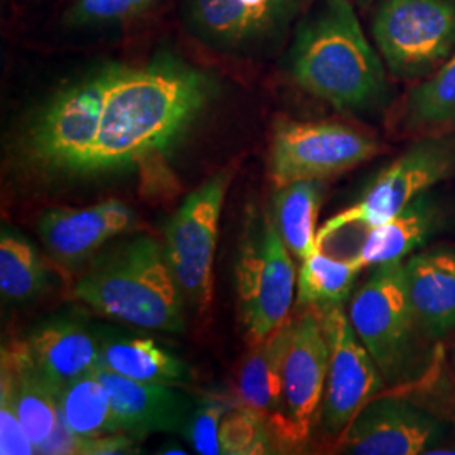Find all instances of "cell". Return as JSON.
<instances>
[{
    "label": "cell",
    "mask_w": 455,
    "mask_h": 455,
    "mask_svg": "<svg viewBox=\"0 0 455 455\" xmlns=\"http://www.w3.org/2000/svg\"><path fill=\"white\" fill-rule=\"evenodd\" d=\"M417 324L432 338L455 329V250H432L405 261Z\"/></svg>",
    "instance_id": "d6986e66"
},
{
    "label": "cell",
    "mask_w": 455,
    "mask_h": 455,
    "mask_svg": "<svg viewBox=\"0 0 455 455\" xmlns=\"http://www.w3.org/2000/svg\"><path fill=\"white\" fill-rule=\"evenodd\" d=\"M26 344L34 364L58 393L101 366V342L69 321H54L36 329Z\"/></svg>",
    "instance_id": "ffe728a7"
},
{
    "label": "cell",
    "mask_w": 455,
    "mask_h": 455,
    "mask_svg": "<svg viewBox=\"0 0 455 455\" xmlns=\"http://www.w3.org/2000/svg\"><path fill=\"white\" fill-rule=\"evenodd\" d=\"M133 221V212L127 204L110 199L84 210L48 212L39 221V235L56 260L76 265Z\"/></svg>",
    "instance_id": "2e32d148"
},
{
    "label": "cell",
    "mask_w": 455,
    "mask_h": 455,
    "mask_svg": "<svg viewBox=\"0 0 455 455\" xmlns=\"http://www.w3.org/2000/svg\"><path fill=\"white\" fill-rule=\"evenodd\" d=\"M355 2H358V4H368V2H371V0H355Z\"/></svg>",
    "instance_id": "1f68e13d"
},
{
    "label": "cell",
    "mask_w": 455,
    "mask_h": 455,
    "mask_svg": "<svg viewBox=\"0 0 455 455\" xmlns=\"http://www.w3.org/2000/svg\"><path fill=\"white\" fill-rule=\"evenodd\" d=\"M210 95L206 75L172 60L112 66L90 172L156 159L195 122Z\"/></svg>",
    "instance_id": "6da1fadb"
},
{
    "label": "cell",
    "mask_w": 455,
    "mask_h": 455,
    "mask_svg": "<svg viewBox=\"0 0 455 455\" xmlns=\"http://www.w3.org/2000/svg\"><path fill=\"white\" fill-rule=\"evenodd\" d=\"M347 315L385 379L403 373L419 325L408 292L405 261L378 265L353 297Z\"/></svg>",
    "instance_id": "9c48e42d"
},
{
    "label": "cell",
    "mask_w": 455,
    "mask_h": 455,
    "mask_svg": "<svg viewBox=\"0 0 455 455\" xmlns=\"http://www.w3.org/2000/svg\"><path fill=\"white\" fill-rule=\"evenodd\" d=\"M329 342L319 310L293 317L292 339L283 366V400L291 443L309 437L321 417L329 373Z\"/></svg>",
    "instance_id": "4fadbf2b"
},
{
    "label": "cell",
    "mask_w": 455,
    "mask_h": 455,
    "mask_svg": "<svg viewBox=\"0 0 455 455\" xmlns=\"http://www.w3.org/2000/svg\"><path fill=\"white\" fill-rule=\"evenodd\" d=\"M154 0H75L68 19L75 26H93L140 14Z\"/></svg>",
    "instance_id": "f546056e"
},
{
    "label": "cell",
    "mask_w": 455,
    "mask_h": 455,
    "mask_svg": "<svg viewBox=\"0 0 455 455\" xmlns=\"http://www.w3.org/2000/svg\"><path fill=\"white\" fill-rule=\"evenodd\" d=\"M101 368L144 383H188V366L152 339H114L101 344Z\"/></svg>",
    "instance_id": "7402d4cb"
},
{
    "label": "cell",
    "mask_w": 455,
    "mask_h": 455,
    "mask_svg": "<svg viewBox=\"0 0 455 455\" xmlns=\"http://www.w3.org/2000/svg\"><path fill=\"white\" fill-rule=\"evenodd\" d=\"M0 374L9 379L20 422L41 454L61 427L58 391L34 364L26 341L12 342L2 351Z\"/></svg>",
    "instance_id": "ac0fdd59"
},
{
    "label": "cell",
    "mask_w": 455,
    "mask_h": 455,
    "mask_svg": "<svg viewBox=\"0 0 455 455\" xmlns=\"http://www.w3.org/2000/svg\"><path fill=\"white\" fill-rule=\"evenodd\" d=\"M58 407L61 425L78 437H105L124 434L110 393L97 373L84 374L68 383L58 393Z\"/></svg>",
    "instance_id": "603a6c76"
},
{
    "label": "cell",
    "mask_w": 455,
    "mask_h": 455,
    "mask_svg": "<svg viewBox=\"0 0 455 455\" xmlns=\"http://www.w3.org/2000/svg\"><path fill=\"white\" fill-rule=\"evenodd\" d=\"M293 80L338 110L373 107L387 92L385 66L371 48L349 0H324L299 28Z\"/></svg>",
    "instance_id": "7a4b0ae2"
},
{
    "label": "cell",
    "mask_w": 455,
    "mask_h": 455,
    "mask_svg": "<svg viewBox=\"0 0 455 455\" xmlns=\"http://www.w3.org/2000/svg\"><path fill=\"white\" fill-rule=\"evenodd\" d=\"M371 135L334 122H280L270 148L275 188L297 180H324L355 169L378 154Z\"/></svg>",
    "instance_id": "30bf717a"
},
{
    "label": "cell",
    "mask_w": 455,
    "mask_h": 455,
    "mask_svg": "<svg viewBox=\"0 0 455 455\" xmlns=\"http://www.w3.org/2000/svg\"><path fill=\"white\" fill-rule=\"evenodd\" d=\"M227 411V403L216 398H204L196 405L182 434L191 442L197 454H221L220 428Z\"/></svg>",
    "instance_id": "f1b7e54d"
},
{
    "label": "cell",
    "mask_w": 455,
    "mask_h": 455,
    "mask_svg": "<svg viewBox=\"0 0 455 455\" xmlns=\"http://www.w3.org/2000/svg\"><path fill=\"white\" fill-rule=\"evenodd\" d=\"M455 172V137H427L396 157L355 206L331 218L317 231V248L344 228H374L403 212L417 197Z\"/></svg>",
    "instance_id": "8992f818"
},
{
    "label": "cell",
    "mask_w": 455,
    "mask_h": 455,
    "mask_svg": "<svg viewBox=\"0 0 455 455\" xmlns=\"http://www.w3.org/2000/svg\"><path fill=\"white\" fill-rule=\"evenodd\" d=\"M407 116L413 129L454 127L455 51L445 65L410 92Z\"/></svg>",
    "instance_id": "4316f807"
},
{
    "label": "cell",
    "mask_w": 455,
    "mask_h": 455,
    "mask_svg": "<svg viewBox=\"0 0 455 455\" xmlns=\"http://www.w3.org/2000/svg\"><path fill=\"white\" fill-rule=\"evenodd\" d=\"M75 297L125 324L182 332L184 295L165 250L152 238H137L100 261L75 285Z\"/></svg>",
    "instance_id": "3957f363"
},
{
    "label": "cell",
    "mask_w": 455,
    "mask_h": 455,
    "mask_svg": "<svg viewBox=\"0 0 455 455\" xmlns=\"http://www.w3.org/2000/svg\"><path fill=\"white\" fill-rule=\"evenodd\" d=\"M300 0H188L196 33L221 48H240L280 29Z\"/></svg>",
    "instance_id": "5bb4252c"
},
{
    "label": "cell",
    "mask_w": 455,
    "mask_h": 455,
    "mask_svg": "<svg viewBox=\"0 0 455 455\" xmlns=\"http://www.w3.org/2000/svg\"><path fill=\"white\" fill-rule=\"evenodd\" d=\"M297 272L291 250L268 212L251 214L236 265L238 312L250 346L291 319Z\"/></svg>",
    "instance_id": "277c9868"
},
{
    "label": "cell",
    "mask_w": 455,
    "mask_h": 455,
    "mask_svg": "<svg viewBox=\"0 0 455 455\" xmlns=\"http://www.w3.org/2000/svg\"><path fill=\"white\" fill-rule=\"evenodd\" d=\"M293 317L265 341L253 344L238 373V398L259 413L276 439L291 443L283 400V366L292 339Z\"/></svg>",
    "instance_id": "e0dca14e"
},
{
    "label": "cell",
    "mask_w": 455,
    "mask_h": 455,
    "mask_svg": "<svg viewBox=\"0 0 455 455\" xmlns=\"http://www.w3.org/2000/svg\"><path fill=\"white\" fill-rule=\"evenodd\" d=\"M231 172L223 171L186 197L165 229V257L186 300L201 314L212 306L214 253Z\"/></svg>",
    "instance_id": "ba28073f"
},
{
    "label": "cell",
    "mask_w": 455,
    "mask_h": 455,
    "mask_svg": "<svg viewBox=\"0 0 455 455\" xmlns=\"http://www.w3.org/2000/svg\"><path fill=\"white\" fill-rule=\"evenodd\" d=\"M323 189V180H297L276 188L275 225L291 253L300 261L317 250Z\"/></svg>",
    "instance_id": "cb8c5ba5"
},
{
    "label": "cell",
    "mask_w": 455,
    "mask_h": 455,
    "mask_svg": "<svg viewBox=\"0 0 455 455\" xmlns=\"http://www.w3.org/2000/svg\"><path fill=\"white\" fill-rule=\"evenodd\" d=\"M0 454H37L24 425L20 422L11 383L2 374H0Z\"/></svg>",
    "instance_id": "4dcf8cb0"
},
{
    "label": "cell",
    "mask_w": 455,
    "mask_h": 455,
    "mask_svg": "<svg viewBox=\"0 0 455 455\" xmlns=\"http://www.w3.org/2000/svg\"><path fill=\"white\" fill-rule=\"evenodd\" d=\"M48 270L28 240L4 231L0 238V292L4 300L24 302L43 292Z\"/></svg>",
    "instance_id": "484cf974"
},
{
    "label": "cell",
    "mask_w": 455,
    "mask_h": 455,
    "mask_svg": "<svg viewBox=\"0 0 455 455\" xmlns=\"http://www.w3.org/2000/svg\"><path fill=\"white\" fill-rule=\"evenodd\" d=\"M447 437L445 423L402 398H374L346 427L339 449L355 455L427 454Z\"/></svg>",
    "instance_id": "7c38bea8"
},
{
    "label": "cell",
    "mask_w": 455,
    "mask_h": 455,
    "mask_svg": "<svg viewBox=\"0 0 455 455\" xmlns=\"http://www.w3.org/2000/svg\"><path fill=\"white\" fill-rule=\"evenodd\" d=\"M108 76L110 68L49 101L26 139L34 165L49 172L90 174Z\"/></svg>",
    "instance_id": "52a82bcc"
},
{
    "label": "cell",
    "mask_w": 455,
    "mask_h": 455,
    "mask_svg": "<svg viewBox=\"0 0 455 455\" xmlns=\"http://www.w3.org/2000/svg\"><path fill=\"white\" fill-rule=\"evenodd\" d=\"M363 268L355 259L338 260L317 248L297 274V307L324 310L342 306Z\"/></svg>",
    "instance_id": "d4e9b609"
},
{
    "label": "cell",
    "mask_w": 455,
    "mask_h": 455,
    "mask_svg": "<svg viewBox=\"0 0 455 455\" xmlns=\"http://www.w3.org/2000/svg\"><path fill=\"white\" fill-rule=\"evenodd\" d=\"M442 220L439 204L428 195L420 196L388 221L370 228L353 259L363 270L403 261L439 231Z\"/></svg>",
    "instance_id": "44dd1931"
},
{
    "label": "cell",
    "mask_w": 455,
    "mask_h": 455,
    "mask_svg": "<svg viewBox=\"0 0 455 455\" xmlns=\"http://www.w3.org/2000/svg\"><path fill=\"white\" fill-rule=\"evenodd\" d=\"M272 437L274 432L260 415L240 403V407L228 408L223 417L220 428L221 454H270Z\"/></svg>",
    "instance_id": "83f0119b"
},
{
    "label": "cell",
    "mask_w": 455,
    "mask_h": 455,
    "mask_svg": "<svg viewBox=\"0 0 455 455\" xmlns=\"http://www.w3.org/2000/svg\"><path fill=\"white\" fill-rule=\"evenodd\" d=\"M329 342V373L321 422L327 434L341 435L385 385V376L355 331L342 306L319 310Z\"/></svg>",
    "instance_id": "8fae6325"
},
{
    "label": "cell",
    "mask_w": 455,
    "mask_h": 455,
    "mask_svg": "<svg viewBox=\"0 0 455 455\" xmlns=\"http://www.w3.org/2000/svg\"><path fill=\"white\" fill-rule=\"evenodd\" d=\"M374 43L396 78L434 75L455 51V0H383Z\"/></svg>",
    "instance_id": "5b68a950"
},
{
    "label": "cell",
    "mask_w": 455,
    "mask_h": 455,
    "mask_svg": "<svg viewBox=\"0 0 455 455\" xmlns=\"http://www.w3.org/2000/svg\"><path fill=\"white\" fill-rule=\"evenodd\" d=\"M95 373L110 393L124 434L135 439L156 432H184L195 408L176 387L135 381L101 366Z\"/></svg>",
    "instance_id": "9a60e30c"
}]
</instances>
